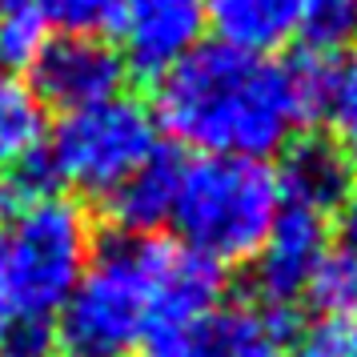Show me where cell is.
Here are the masks:
<instances>
[{"mask_svg":"<svg viewBox=\"0 0 357 357\" xmlns=\"http://www.w3.org/2000/svg\"><path fill=\"white\" fill-rule=\"evenodd\" d=\"M329 77L333 61L317 52L273 61L213 40L157 77L153 121L201 157L265 161L325 116Z\"/></svg>","mask_w":357,"mask_h":357,"instance_id":"1","label":"cell"},{"mask_svg":"<svg viewBox=\"0 0 357 357\" xmlns=\"http://www.w3.org/2000/svg\"><path fill=\"white\" fill-rule=\"evenodd\" d=\"M277 209L281 193L269 161L197 157L185 161L169 225L181 233V245L225 269L257 257Z\"/></svg>","mask_w":357,"mask_h":357,"instance_id":"2","label":"cell"},{"mask_svg":"<svg viewBox=\"0 0 357 357\" xmlns=\"http://www.w3.org/2000/svg\"><path fill=\"white\" fill-rule=\"evenodd\" d=\"M145 249L149 237L109 233L105 241H93V257L77 289L52 317L56 349H65L68 357H132L137 345H145Z\"/></svg>","mask_w":357,"mask_h":357,"instance_id":"3","label":"cell"},{"mask_svg":"<svg viewBox=\"0 0 357 357\" xmlns=\"http://www.w3.org/2000/svg\"><path fill=\"white\" fill-rule=\"evenodd\" d=\"M0 257L13 313L52 321L93 257V225L73 197H40L13 217Z\"/></svg>","mask_w":357,"mask_h":357,"instance_id":"4","label":"cell"},{"mask_svg":"<svg viewBox=\"0 0 357 357\" xmlns=\"http://www.w3.org/2000/svg\"><path fill=\"white\" fill-rule=\"evenodd\" d=\"M153 149V109L132 93H116L100 105L65 113L45 141L56 181L89 197H109Z\"/></svg>","mask_w":357,"mask_h":357,"instance_id":"5","label":"cell"},{"mask_svg":"<svg viewBox=\"0 0 357 357\" xmlns=\"http://www.w3.org/2000/svg\"><path fill=\"white\" fill-rule=\"evenodd\" d=\"M149 325L153 357H181L193 333L225 305V269L181 241L149 237Z\"/></svg>","mask_w":357,"mask_h":357,"instance_id":"6","label":"cell"},{"mask_svg":"<svg viewBox=\"0 0 357 357\" xmlns=\"http://www.w3.org/2000/svg\"><path fill=\"white\" fill-rule=\"evenodd\" d=\"M125 77L129 68L113 40L77 33L49 36L36 61L29 65V84L40 97V105L61 109V113H77V109L125 93Z\"/></svg>","mask_w":357,"mask_h":357,"instance_id":"7","label":"cell"},{"mask_svg":"<svg viewBox=\"0 0 357 357\" xmlns=\"http://www.w3.org/2000/svg\"><path fill=\"white\" fill-rule=\"evenodd\" d=\"M329 253V217L297 205H281L269 225V237L261 241L257 257L249 261L253 273V305L293 313L297 297H305V285L317 261Z\"/></svg>","mask_w":357,"mask_h":357,"instance_id":"8","label":"cell"},{"mask_svg":"<svg viewBox=\"0 0 357 357\" xmlns=\"http://www.w3.org/2000/svg\"><path fill=\"white\" fill-rule=\"evenodd\" d=\"M116 33L125 45V68L157 81L205 45V0H121Z\"/></svg>","mask_w":357,"mask_h":357,"instance_id":"9","label":"cell"},{"mask_svg":"<svg viewBox=\"0 0 357 357\" xmlns=\"http://www.w3.org/2000/svg\"><path fill=\"white\" fill-rule=\"evenodd\" d=\"M185 157L173 145H157L129 177L105 197V209L121 237H153L157 229L173 221Z\"/></svg>","mask_w":357,"mask_h":357,"instance_id":"10","label":"cell"},{"mask_svg":"<svg viewBox=\"0 0 357 357\" xmlns=\"http://www.w3.org/2000/svg\"><path fill=\"white\" fill-rule=\"evenodd\" d=\"M281 205L313 209L333 217L349 193V161L329 137H297L281 149V165L273 169Z\"/></svg>","mask_w":357,"mask_h":357,"instance_id":"11","label":"cell"},{"mask_svg":"<svg viewBox=\"0 0 357 357\" xmlns=\"http://www.w3.org/2000/svg\"><path fill=\"white\" fill-rule=\"evenodd\" d=\"M205 24L225 49L273 56L297 40L301 0H205Z\"/></svg>","mask_w":357,"mask_h":357,"instance_id":"12","label":"cell"},{"mask_svg":"<svg viewBox=\"0 0 357 357\" xmlns=\"http://www.w3.org/2000/svg\"><path fill=\"white\" fill-rule=\"evenodd\" d=\"M49 141V109L20 73H0V169H17Z\"/></svg>","mask_w":357,"mask_h":357,"instance_id":"13","label":"cell"},{"mask_svg":"<svg viewBox=\"0 0 357 357\" xmlns=\"http://www.w3.org/2000/svg\"><path fill=\"white\" fill-rule=\"evenodd\" d=\"M297 36L305 52L333 61L337 52L357 49V0H301V24Z\"/></svg>","mask_w":357,"mask_h":357,"instance_id":"14","label":"cell"},{"mask_svg":"<svg viewBox=\"0 0 357 357\" xmlns=\"http://www.w3.org/2000/svg\"><path fill=\"white\" fill-rule=\"evenodd\" d=\"M305 301L317 317H349L357 313V257L341 245H329V253L317 261V269L305 285Z\"/></svg>","mask_w":357,"mask_h":357,"instance_id":"15","label":"cell"},{"mask_svg":"<svg viewBox=\"0 0 357 357\" xmlns=\"http://www.w3.org/2000/svg\"><path fill=\"white\" fill-rule=\"evenodd\" d=\"M333 129V145L341 157L357 165V49L345 61H333V77H329V97H325V116Z\"/></svg>","mask_w":357,"mask_h":357,"instance_id":"16","label":"cell"},{"mask_svg":"<svg viewBox=\"0 0 357 357\" xmlns=\"http://www.w3.org/2000/svg\"><path fill=\"white\" fill-rule=\"evenodd\" d=\"M49 40V17L45 13H13L0 17V61L8 65V73L29 68L36 61V52Z\"/></svg>","mask_w":357,"mask_h":357,"instance_id":"17","label":"cell"},{"mask_svg":"<svg viewBox=\"0 0 357 357\" xmlns=\"http://www.w3.org/2000/svg\"><path fill=\"white\" fill-rule=\"evenodd\" d=\"M289 357H357V313L349 317H317L293 337Z\"/></svg>","mask_w":357,"mask_h":357,"instance_id":"18","label":"cell"},{"mask_svg":"<svg viewBox=\"0 0 357 357\" xmlns=\"http://www.w3.org/2000/svg\"><path fill=\"white\" fill-rule=\"evenodd\" d=\"M116 8L121 0H49L45 17L49 24H61V33L105 36L109 29H116Z\"/></svg>","mask_w":357,"mask_h":357,"instance_id":"19","label":"cell"},{"mask_svg":"<svg viewBox=\"0 0 357 357\" xmlns=\"http://www.w3.org/2000/svg\"><path fill=\"white\" fill-rule=\"evenodd\" d=\"M0 357H56V325L8 313L0 321Z\"/></svg>","mask_w":357,"mask_h":357,"instance_id":"20","label":"cell"},{"mask_svg":"<svg viewBox=\"0 0 357 357\" xmlns=\"http://www.w3.org/2000/svg\"><path fill=\"white\" fill-rule=\"evenodd\" d=\"M337 233H341V249L357 257V185H349L345 201L337 205Z\"/></svg>","mask_w":357,"mask_h":357,"instance_id":"21","label":"cell"},{"mask_svg":"<svg viewBox=\"0 0 357 357\" xmlns=\"http://www.w3.org/2000/svg\"><path fill=\"white\" fill-rule=\"evenodd\" d=\"M49 0H0V17H13V13H45Z\"/></svg>","mask_w":357,"mask_h":357,"instance_id":"22","label":"cell"},{"mask_svg":"<svg viewBox=\"0 0 357 357\" xmlns=\"http://www.w3.org/2000/svg\"><path fill=\"white\" fill-rule=\"evenodd\" d=\"M13 201H17V193H13V185H8V177L0 173V225L8 221V213H13Z\"/></svg>","mask_w":357,"mask_h":357,"instance_id":"23","label":"cell"},{"mask_svg":"<svg viewBox=\"0 0 357 357\" xmlns=\"http://www.w3.org/2000/svg\"><path fill=\"white\" fill-rule=\"evenodd\" d=\"M13 313V305H8V285H4V257H0V321Z\"/></svg>","mask_w":357,"mask_h":357,"instance_id":"24","label":"cell"}]
</instances>
